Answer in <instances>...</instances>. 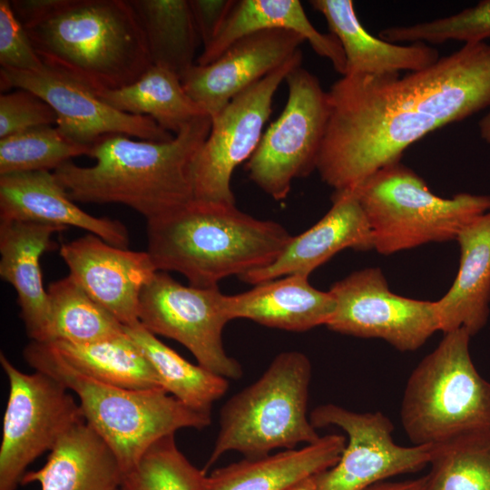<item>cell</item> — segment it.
<instances>
[{
  "label": "cell",
  "mask_w": 490,
  "mask_h": 490,
  "mask_svg": "<svg viewBox=\"0 0 490 490\" xmlns=\"http://www.w3.org/2000/svg\"><path fill=\"white\" fill-rule=\"evenodd\" d=\"M328 94L316 170L334 191L353 189L429 132L490 107V44H464L405 75H344Z\"/></svg>",
  "instance_id": "6da1fadb"
},
{
  "label": "cell",
  "mask_w": 490,
  "mask_h": 490,
  "mask_svg": "<svg viewBox=\"0 0 490 490\" xmlns=\"http://www.w3.org/2000/svg\"><path fill=\"white\" fill-rule=\"evenodd\" d=\"M211 126L209 115L198 117L166 142L107 134L91 146L93 166L71 160L54 173L74 202L120 203L151 220L194 200L191 164Z\"/></svg>",
  "instance_id": "7a4b0ae2"
},
{
  "label": "cell",
  "mask_w": 490,
  "mask_h": 490,
  "mask_svg": "<svg viewBox=\"0 0 490 490\" xmlns=\"http://www.w3.org/2000/svg\"><path fill=\"white\" fill-rule=\"evenodd\" d=\"M292 237L279 223L235 204L193 200L147 220L146 251L158 271H177L191 286L211 288L269 266Z\"/></svg>",
  "instance_id": "3957f363"
},
{
  "label": "cell",
  "mask_w": 490,
  "mask_h": 490,
  "mask_svg": "<svg viewBox=\"0 0 490 490\" xmlns=\"http://www.w3.org/2000/svg\"><path fill=\"white\" fill-rule=\"evenodd\" d=\"M24 28L46 67L92 92L129 85L152 65L129 0H61Z\"/></svg>",
  "instance_id": "277c9868"
},
{
  "label": "cell",
  "mask_w": 490,
  "mask_h": 490,
  "mask_svg": "<svg viewBox=\"0 0 490 490\" xmlns=\"http://www.w3.org/2000/svg\"><path fill=\"white\" fill-rule=\"evenodd\" d=\"M25 361L76 394L88 424L115 454L123 474L159 439L183 428L203 429L211 414L195 411L162 388L128 389L108 385L74 368L50 343L32 340Z\"/></svg>",
  "instance_id": "5b68a950"
},
{
  "label": "cell",
  "mask_w": 490,
  "mask_h": 490,
  "mask_svg": "<svg viewBox=\"0 0 490 490\" xmlns=\"http://www.w3.org/2000/svg\"><path fill=\"white\" fill-rule=\"evenodd\" d=\"M311 373L305 354L277 355L257 381L221 407L220 430L202 470L206 473L229 451L256 458L276 448L294 449L300 443L318 441L320 436L307 413Z\"/></svg>",
  "instance_id": "8992f818"
},
{
  "label": "cell",
  "mask_w": 490,
  "mask_h": 490,
  "mask_svg": "<svg viewBox=\"0 0 490 490\" xmlns=\"http://www.w3.org/2000/svg\"><path fill=\"white\" fill-rule=\"evenodd\" d=\"M353 190L371 230L374 250L383 255L456 240L466 225L490 210V195L437 196L400 162L378 170Z\"/></svg>",
  "instance_id": "52a82bcc"
},
{
  "label": "cell",
  "mask_w": 490,
  "mask_h": 490,
  "mask_svg": "<svg viewBox=\"0 0 490 490\" xmlns=\"http://www.w3.org/2000/svg\"><path fill=\"white\" fill-rule=\"evenodd\" d=\"M465 328L444 334L409 376L400 417L416 446L490 427V382L476 370Z\"/></svg>",
  "instance_id": "ba28073f"
},
{
  "label": "cell",
  "mask_w": 490,
  "mask_h": 490,
  "mask_svg": "<svg viewBox=\"0 0 490 490\" xmlns=\"http://www.w3.org/2000/svg\"><path fill=\"white\" fill-rule=\"evenodd\" d=\"M288 99L246 162L249 178L275 201L290 191L294 179L316 170L329 117L328 91L301 65L286 76Z\"/></svg>",
  "instance_id": "9c48e42d"
},
{
  "label": "cell",
  "mask_w": 490,
  "mask_h": 490,
  "mask_svg": "<svg viewBox=\"0 0 490 490\" xmlns=\"http://www.w3.org/2000/svg\"><path fill=\"white\" fill-rule=\"evenodd\" d=\"M9 382L0 446V490H15L27 466L74 426L84 422L70 390L48 374L16 368L1 352Z\"/></svg>",
  "instance_id": "30bf717a"
},
{
  "label": "cell",
  "mask_w": 490,
  "mask_h": 490,
  "mask_svg": "<svg viewBox=\"0 0 490 490\" xmlns=\"http://www.w3.org/2000/svg\"><path fill=\"white\" fill-rule=\"evenodd\" d=\"M302 58L299 49L282 66L237 94L211 117L209 135L191 164L195 201L235 204L232 173L254 153L279 86L293 68L301 65Z\"/></svg>",
  "instance_id": "8fae6325"
},
{
  "label": "cell",
  "mask_w": 490,
  "mask_h": 490,
  "mask_svg": "<svg viewBox=\"0 0 490 490\" xmlns=\"http://www.w3.org/2000/svg\"><path fill=\"white\" fill-rule=\"evenodd\" d=\"M225 299L218 286H184L167 272L157 271L141 293L139 322L155 336L181 343L204 368L239 379L242 368L223 346V328L230 321Z\"/></svg>",
  "instance_id": "7c38bea8"
},
{
  "label": "cell",
  "mask_w": 490,
  "mask_h": 490,
  "mask_svg": "<svg viewBox=\"0 0 490 490\" xmlns=\"http://www.w3.org/2000/svg\"><path fill=\"white\" fill-rule=\"evenodd\" d=\"M328 291L336 302L326 325L332 331L380 338L403 352L418 349L440 331L435 301L393 293L378 268L352 272Z\"/></svg>",
  "instance_id": "4fadbf2b"
},
{
  "label": "cell",
  "mask_w": 490,
  "mask_h": 490,
  "mask_svg": "<svg viewBox=\"0 0 490 490\" xmlns=\"http://www.w3.org/2000/svg\"><path fill=\"white\" fill-rule=\"evenodd\" d=\"M313 426H338L348 442L338 463L316 475L315 490H365L384 480L428 465L431 445L403 446L393 438L394 425L381 412H355L335 404L315 407Z\"/></svg>",
  "instance_id": "5bb4252c"
},
{
  "label": "cell",
  "mask_w": 490,
  "mask_h": 490,
  "mask_svg": "<svg viewBox=\"0 0 490 490\" xmlns=\"http://www.w3.org/2000/svg\"><path fill=\"white\" fill-rule=\"evenodd\" d=\"M15 88L31 91L44 100L56 113L59 131L78 144L92 146L99 138L112 133L154 142L174 137L152 118L118 111L90 89L46 66L36 72L1 68V92Z\"/></svg>",
  "instance_id": "9a60e30c"
},
{
  "label": "cell",
  "mask_w": 490,
  "mask_h": 490,
  "mask_svg": "<svg viewBox=\"0 0 490 490\" xmlns=\"http://www.w3.org/2000/svg\"><path fill=\"white\" fill-rule=\"evenodd\" d=\"M305 42L287 30H266L246 35L206 65H192L181 81L189 96L210 116L220 112L237 94L288 62Z\"/></svg>",
  "instance_id": "2e32d148"
},
{
  "label": "cell",
  "mask_w": 490,
  "mask_h": 490,
  "mask_svg": "<svg viewBox=\"0 0 490 490\" xmlns=\"http://www.w3.org/2000/svg\"><path fill=\"white\" fill-rule=\"evenodd\" d=\"M60 256L69 276L122 325L139 322L144 286L158 271L147 251L107 243L88 233L62 244Z\"/></svg>",
  "instance_id": "e0dca14e"
},
{
  "label": "cell",
  "mask_w": 490,
  "mask_h": 490,
  "mask_svg": "<svg viewBox=\"0 0 490 490\" xmlns=\"http://www.w3.org/2000/svg\"><path fill=\"white\" fill-rule=\"evenodd\" d=\"M331 201L329 211L311 228L293 236L271 264L240 279L256 285L289 275L309 277L345 249L374 250L372 232L354 190L334 191Z\"/></svg>",
  "instance_id": "ac0fdd59"
},
{
  "label": "cell",
  "mask_w": 490,
  "mask_h": 490,
  "mask_svg": "<svg viewBox=\"0 0 490 490\" xmlns=\"http://www.w3.org/2000/svg\"><path fill=\"white\" fill-rule=\"evenodd\" d=\"M0 220L73 226L113 246L127 249L129 245L128 230L121 221L85 212L49 171L0 176Z\"/></svg>",
  "instance_id": "d6986e66"
},
{
  "label": "cell",
  "mask_w": 490,
  "mask_h": 490,
  "mask_svg": "<svg viewBox=\"0 0 490 490\" xmlns=\"http://www.w3.org/2000/svg\"><path fill=\"white\" fill-rule=\"evenodd\" d=\"M66 229L33 221L0 220V276L15 289L21 318L34 341L44 340L50 316L40 260L54 247L52 235Z\"/></svg>",
  "instance_id": "ffe728a7"
},
{
  "label": "cell",
  "mask_w": 490,
  "mask_h": 490,
  "mask_svg": "<svg viewBox=\"0 0 490 490\" xmlns=\"http://www.w3.org/2000/svg\"><path fill=\"white\" fill-rule=\"evenodd\" d=\"M225 308L230 320L247 318L270 328L303 332L326 326L336 302L329 291L314 288L309 277L289 275L226 295Z\"/></svg>",
  "instance_id": "44dd1931"
},
{
  "label": "cell",
  "mask_w": 490,
  "mask_h": 490,
  "mask_svg": "<svg viewBox=\"0 0 490 490\" xmlns=\"http://www.w3.org/2000/svg\"><path fill=\"white\" fill-rule=\"evenodd\" d=\"M346 446L340 435L320 436L300 449L248 458L206 475V490H290L335 466Z\"/></svg>",
  "instance_id": "7402d4cb"
},
{
  "label": "cell",
  "mask_w": 490,
  "mask_h": 490,
  "mask_svg": "<svg viewBox=\"0 0 490 490\" xmlns=\"http://www.w3.org/2000/svg\"><path fill=\"white\" fill-rule=\"evenodd\" d=\"M456 240L459 269L448 291L435 301L436 309L444 334L462 328L474 336L490 313V210L466 225Z\"/></svg>",
  "instance_id": "603a6c76"
},
{
  "label": "cell",
  "mask_w": 490,
  "mask_h": 490,
  "mask_svg": "<svg viewBox=\"0 0 490 490\" xmlns=\"http://www.w3.org/2000/svg\"><path fill=\"white\" fill-rule=\"evenodd\" d=\"M340 43L344 75L397 74L424 69L438 60V51L425 43L401 45L377 38L359 22L351 0H311ZM343 75V76H344Z\"/></svg>",
  "instance_id": "cb8c5ba5"
},
{
  "label": "cell",
  "mask_w": 490,
  "mask_h": 490,
  "mask_svg": "<svg viewBox=\"0 0 490 490\" xmlns=\"http://www.w3.org/2000/svg\"><path fill=\"white\" fill-rule=\"evenodd\" d=\"M123 475L115 454L84 421L59 439L43 467L24 474L21 485L36 482L41 490H118Z\"/></svg>",
  "instance_id": "d4e9b609"
},
{
  "label": "cell",
  "mask_w": 490,
  "mask_h": 490,
  "mask_svg": "<svg viewBox=\"0 0 490 490\" xmlns=\"http://www.w3.org/2000/svg\"><path fill=\"white\" fill-rule=\"evenodd\" d=\"M287 30L302 35L314 52L331 62L343 76L346 59L338 38L321 33L311 24L299 0H236L222 28L198 57L196 64L216 60L239 39L266 30Z\"/></svg>",
  "instance_id": "484cf974"
},
{
  "label": "cell",
  "mask_w": 490,
  "mask_h": 490,
  "mask_svg": "<svg viewBox=\"0 0 490 490\" xmlns=\"http://www.w3.org/2000/svg\"><path fill=\"white\" fill-rule=\"evenodd\" d=\"M93 93L118 111L152 118L174 135L192 120L208 115L189 96L177 74L153 64L129 85Z\"/></svg>",
  "instance_id": "4316f807"
},
{
  "label": "cell",
  "mask_w": 490,
  "mask_h": 490,
  "mask_svg": "<svg viewBox=\"0 0 490 490\" xmlns=\"http://www.w3.org/2000/svg\"><path fill=\"white\" fill-rule=\"evenodd\" d=\"M142 29L153 65L180 79L195 64L201 43L189 0H129Z\"/></svg>",
  "instance_id": "83f0119b"
},
{
  "label": "cell",
  "mask_w": 490,
  "mask_h": 490,
  "mask_svg": "<svg viewBox=\"0 0 490 490\" xmlns=\"http://www.w3.org/2000/svg\"><path fill=\"white\" fill-rule=\"evenodd\" d=\"M47 343L77 370L100 382L136 390L162 388L152 365L126 331L89 344Z\"/></svg>",
  "instance_id": "f1b7e54d"
},
{
  "label": "cell",
  "mask_w": 490,
  "mask_h": 490,
  "mask_svg": "<svg viewBox=\"0 0 490 490\" xmlns=\"http://www.w3.org/2000/svg\"><path fill=\"white\" fill-rule=\"evenodd\" d=\"M124 328L152 365L162 387L186 407L211 414L213 403L227 392L228 379L189 362L140 322Z\"/></svg>",
  "instance_id": "f546056e"
},
{
  "label": "cell",
  "mask_w": 490,
  "mask_h": 490,
  "mask_svg": "<svg viewBox=\"0 0 490 490\" xmlns=\"http://www.w3.org/2000/svg\"><path fill=\"white\" fill-rule=\"evenodd\" d=\"M47 295L50 316L42 342L89 344L115 338L125 331L124 325L69 275L53 281Z\"/></svg>",
  "instance_id": "4dcf8cb0"
},
{
  "label": "cell",
  "mask_w": 490,
  "mask_h": 490,
  "mask_svg": "<svg viewBox=\"0 0 490 490\" xmlns=\"http://www.w3.org/2000/svg\"><path fill=\"white\" fill-rule=\"evenodd\" d=\"M426 490H490V427L431 445Z\"/></svg>",
  "instance_id": "1f68e13d"
},
{
  "label": "cell",
  "mask_w": 490,
  "mask_h": 490,
  "mask_svg": "<svg viewBox=\"0 0 490 490\" xmlns=\"http://www.w3.org/2000/svg\"><path fill=\"white\" fill-rule=\"evenodd\" d=\"M91 146L74 142L56 126L44 125L0 139V176L56 170L81 155L89 156Z\"/></svg>",
  "instance_id": "d6a6232c"
},
{
  "label": "cell",
  "mask_w": 490,
  "mask_h": 490,
  "mask_svg": "<svg viewBox=\"0 0 490 490\" xmlns=\"http://www.w3.org/2000/svg\"><path fill=\"white\" fill-rule=\"evenodd\" d=\"M206 473L178 448L174 435L164 436L142 455L118 490H206Z\"/></svg>",
  "instance_id": "836d02e7"
},
{
  "label": "cell",
  "mask_w": 490,
  "mask_h": 490,
  "mask_svg": "<svg viewBox=\"0 0 490 490\" xmlns=\"http://www.w3.org/2000/svg\"><path fill=\"white\" fill-rule=\"evenodd\" d=\"M385 41L443 44L447 41L464 44L485 42L490 37V0L478 2L453 15L408 25L389 26L379 32Z\"/></svg>",
  "instance_id": "e575fe53"
},
{
  "label": "cell",
  "mask_w": 490,
  "mask_h": 490,
  "mask_svg": "<svg viewBox=\"0 0 490 490\" xmlns=\"http://www.w3.org/2000/svg\"><path fill=\"white\" fill-rule=\"evenodd\" d=\"M54 109L40 96L23 88L0 95V139L32 128L55 125Z\"/></svg>",
  "instance_id": "d590c367"
},
{
  "label": "cell",
  "mask_w": 490,
  "mask_h": 490,
  "mask_svg": "<svg viewBox=\"0 0 490 490\" xmlns=\"http://www.w3.org/2000/svg\"><path fill=\"white\" fill-rule=\"evenodd\" d=\"M0 64L1 68L23 72H36L45 66L9 0H0Z\"/></svg>",
  "instance_id": "8d00e7d4"
},
{
  "label": "cell",
  "mask_w": 490,
  "mask_h": 490,
  "mask_svg": "<svg viewBox=\"0 0 490 490\" xmlns=\"http://www.w3.org/2000/svg\"><path fill=\"white\" fill-rule=\"evenodd\" d=\"M235 2L236 0H189L203 48L207 47L218 35Z\"/></svg>",
  "instance_id": "74e56055"
},
{
  "label": "cell",
  "mask_w": 490,
  "mask_h": 490,
  "mask_svg": "<svg viewBox=\"0 0 490 490\" xmlns=\"http://www.w3.org/2000/svg\"><path fill=\"white\" fill-rule=\"evenodd\" d=\"M61 0H12L15 15L25 27L51 13Z\"/></svg>",
  "instance_id": "f35d334b"
},
{
  "label": "cell",
  "mask_w": 490,
  "mask_h": 490,
  "mask_svg": "<svg viewBox=\"0 0 490 490\" xmlns=\"http://www.w3.org/2000/svg\"><path fill=\"white\" fill-rule=\"evenodd\" d=\"M365 490H426V475L404 481L379 482Z\"/></svg>",
  "instance_id": "ab89813d"
},
{
  "label": "cell",
  "mask_w": 490,
  "mask_h": 490,
  "mask_svg": "<svg viewBox=\"0 0 490 490\" xmlns=\"http://www.w3.org/2000/svg\"><path fill=\"white\" fill-rule=\"evenodd\" d=\"M478 132L480 138L490 144V111L485 113L478 122Z\"/></svg>",
  "instance_id": "60d3db41"
}]
</instances>
